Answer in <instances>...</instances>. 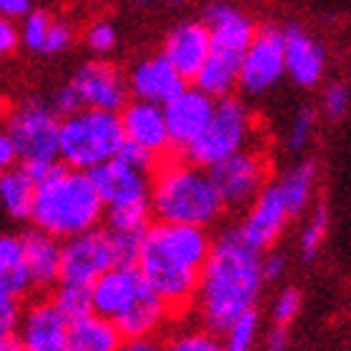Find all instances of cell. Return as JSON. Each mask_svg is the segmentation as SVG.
Instances as JSON below:
<instances>
[{
    "label": "cell",
    "instance_id": "e575fe53",
    "mask_svg": "<svg viewBox=\"0 0 351 351\" xmlns=\"http://www.w3.org/2000/svg\"><path fill=\"white\" fill-rule=\"evenodd\" d=\"M351 106V90L346 83L334 81L324 88L322 93V113L329 121H339V118L346 116V110Z\"/></svg>",
    "mask_w": 351,
    "mask_h": 351
},
{
    "label": "cell",
    "instance_id": "30bf717a",
    "mask_svg": "<svg viewBox=\"0 0 351 351\" xmlns=\"http://www.w3.org/2000/svg\"><path fill=\"white\" fill-rule=\"evenodd\" d=\"M286 75V38L284 28L263 25L251 48L243 56L239 88L243 95H266Z\"/></svg>",
    "mask_w": 351,
    "mask_h": 351
},
{
    "label": "cell",
    "instance_id": "7a4b0ae2",
    "mask_svg": "<svg viewBox=\"0 0 351 351\" xmlns=\"http://www.w3.org/2000/svg\"><path fill=\"white\" fill-rule=\"evenodd\" d=\"M211 246L206 228L158 221L146 228L136 266L171 308H181L198 293Z\"/></svg>",
    "mask_w": 351,
    "mask_h": 351
},
{
    "label": "cell",
    "instance_id": "277c9868",
    "mask_svg": "<svg viewBox=\"0 0 351 351\" xmlns=\"http://www.w3.org/2000/svg\"><path fill=\"white\" fill-rule=\"evenodd\" d=\"M204 23L211 33V56L193 78V86L219 101L239 88L243 56L258 30L254 18L228 0H213L204 10Z\"/></svg>",
    "mask_w": 351,
    "mask_h": 351
},
{
    "label": "cell",
    "instance_id": "d6986e66",
    "mask_svg": "<svg viewBox=\"0 0 351 351\" xmlns=\"http://www.w3.org/2000/svg\"><path fill=\"white\" fill-rule=\"evenodd\" d=\"M128 86H131V93L141 101L166 106L171 98H176L186 88V78L163 53H156V56L141 58L131 68Z\"/></svg>",
    "mask_w": 351,
    "mask_h": 351
},
{
    "label": "cell",
    "instance_id": "ee69618b",
    "mask_svg": "<svg viewBox=\"0 0 351 351\" xmlns=\"http://www.w3.org/2000/svg\"><path fill=\"white\" fill-rule=\"evenodd\" d=\"M286 274V258L281 254H269L263 258V276L266 281H278Z\"/></svg>",
    "mask_w": 351,
    "mask_h": 351
},
{
    "label": "cell",
    "instance_id": "ba28073f",
    "mask_svg": "<svg viewBox=\"0 0 351 351\" xmlns=\"http://www.w3.org/2000/svg\"><path fill=\"white\" fill-rule=\"evenodd\" d=\"M148 171H141L123 158H110L90 171L98 193L106 204L110 231H146L151 206V183Z\"/></svg>",
    "mask_w": 351,
    "mask_h": 351
},
{
    "label": "cell",
    "instance_id": "7dc6e473",
    "mask_svg": "<svg viewBox=\"0 0 351 351\" xmlns=\"http://www.w3.org/2000/svg\"><path fill=\"white\" fill-rule=\"evenodd\" d=\"M0 351H25V346L21 344L18 334H8V337H0Z\"/></svg>",
    "mask_w": 351,
    "mask_h": 351
},
{
    "label": "cell",
    "instance_id": "f6af8a7d",
    "mask_svg": "<svg viewBox=\"0 0 351 351\" xmlns=\"http://www.w3.org/2000/svg\"><path fill=\"white\" fill-rule=\"evenodd\" d=\"M266 351H289V326H278L274 324V329L266 337Z\"/></svg>",
    "mask_w": 351,
    "mask_h": 351
},
{
    "label": "cell",
    "instance_id": "f35d334b",
    "mask_svg": "<svg viewBox=\"0 0 351 351\" xmlns=\"http://www.w3.org/2000/svg\"><path fill=\"white\" fill-rule=\"evenodd\" d=\"M21 308H18V299L13 296H0V337L15 334L21 326Z\"/></svg>",
    "mask_w": 351,
    "mask_h": 351
},
{
    "label": "cell",
    "instance_id": "1f68e13d",
    "mask_svg": "<svg viewBox=\"0 0 351 351\" xmlns=\"http://www.w3.org/2000/svg\"><path fill=\"white\" fill-rule=\"evenodd\" d=\"M83 43H86V48L93 53V56L106 58L108 53L116 51V45H118L116 25H113L108 18H98V21H93L86 28V33H83Z\"/></svg>",
    "mask_w": 351,
    "mask_h": 351
},
{
    "label": "cell",
    "instance_id": "d6a6232c",
    "mask_svg": "<svg viewBox=\"0 0 351 351\" xmlns=\"http://www.w3.org/2000/svg\"><path fill=\"white\" fill-rule=\"evenodd\" d=\"M163 351H226L211 329H189L171 339Z\"/></svg>",
    "mask_w": 351,
    "mask_h": 351
},
{
    "label": "cell",
    "instance_id": "bcb514c9",
    "mask_svg": "<svg viewBox=\"0 0 351 351\" xmlns=\"http://www.w3.org/2000/svg\"><path fill=\"white\" fill-rule=\"evenodd\" d=\"M118 351H158L156 344H151L148 339H128Z\"/></svg>",
    "mask_w": 351,
    "mask_h": 351
},
{
    "label": "cell",
    "instance_id": "3957f363",
    "mask_svg": "<svg viewBox=\"0 0 351 351\" xmlns=\"http://www.w3.org/2000/svg\"><path fill=\"white\" fill-rule=\"evenodd\" d=\"M103 211H106V204L90 171L71 169L63 163L38 181L36 206H33L30 221L45 234L68 241L90 228H98Z\"/></svg>",
    "mask_w": 351,
    "mask_h": 351
},
{
    "label": "cell",
    "instance_id": "484cf974",
    "mask_svg": "<svg viewBox=\"0 0 351 351\" xmlns=\"http://www.w3.org/2000/svg\"><path fill=\"white\" fill-rule=\"evenodd\" d=\"M38 181L28 171L23 169H5L0 176V206L13 221H30L33 219V206H36Z\"/></svg>",
    "mask_w": 351,
    "mask_h": 351
},
{
    "label": "cell",
    "instance_id": "44dd1931",
    "mask_svg": "<svg viewBox=\"0 0 351 351\" xmlns=\"http://www.w3.org/2000/svg\"><path fill=\"white\" fill-rule=\"evenodd\" d=\"M121 121H123L125 138L148 148V151H154L156 156L163 154V151L171 146L166 110H163L161 103H151V101L136 98L133 103H125L123 113H121Z\"/></svg>",
    "mask_w": 351,
    "mask_h": 351
},
{
    "label": "cell",
    "instance_id": "f1b7e54d",
    "mask_svg": "<svg viewBox=\"0 0 351 351\" xmlns=\"http://www.w3.org/2000/svg\"><path fill=\"white\" fill-rule=\"evenodd\" d=\"M53 304L60 308V314L68 322H75L81 316L93 314V289L86 284H73V281H60L58 291L53 296Z\"/></svg>",
    "mask_w": 351,
    "mask_h": 351
},
{
    "label": "cell",
    "instance_id": "e0dca14e",
    "mask_svg": "<svg viewBox=\"0 0 351 351\" xmlns=\"http://www.w3.org/2000/svg\"><path fill=\"white\" fill-rule=\"evenodd\" d=\"M163 56L173 63L186 81H193L211 56V33L201 21H181L163 38Z\"/></svg>",
    "mask_w": 351,
    "mask_h": 351
},
{
    "label": "cell",
    "instance_id": "5bb4252c",
    "mask_svg": "<svg viewBox=\"0 0 351 351\" xmlns=\"http://www.w3.org/2000/svg\"><path fill=\"white\" fill-rule=\"evenodd\" d=\"M216 98L204 93L198 86L183 88L181 93L171 98L163 110H166V123L171 133V146L186 148L206 131V125L211 123L213 113H216Z\"/></svg>",
    "mask_w": 351,
    "mask_h": 351
},
{
    "label": "cell",
    "instance_id": "8992f818",
    "mask_svg": "<svg viewBox=\"0 0 351 351\" xmlns=\"http://www.w3.org/2000/svg\"><path fill=\"white\" fill-rule=\"evenodd\" d=\"M123 143V121L116 110L81 108L60 118V161L71 169H98L116 158Z\"/></svg>",
    "mask_w": 351,
    "mask_h": 351
},
{
    "label": "cell",
    "instance_id": "4dcf8cb0",
    "mask_svg": "<svg viewBox=\"0 0 351 351\" xmlns=\"http://www.w3.org/2000/svg\"><path fill=\"white\" fill-rule=\"evenodd\" d=\"M53 15L43 13V10H30L21 21V38L23 48L36 56H45L48 53V38H51L53 28Z\"/></svg>",
    "mask_w": 351,
    "mask_h": 351
},
{
    "label": "cell",
    "instance_id": "ffe728a7",
    "mask_svg": "<svg viewBox=\"0 0 351 351\" xmlns=\"http://www.w3.org/2000/svg\"><path fill=\"white\" fill-rule=\"evenodd\" d=\"M286 75L299 88H316L326 73V48L299 25H286Z\"/></svg>",
    "mask_w": 351,
    "mask_h": 351
},
{
    "label": "cell",
    "instance_id": "8d00e7d4",
    "mask_svg": "<svg viewBox=\"0 0 351 351\" xmlns=\"http://www.w3.org/2000/svg\"><path fill=\"white\" fill-rule=\"evenodd\" d=\"M48 103H51L53 110H56L60 118H66V116H71V113H75V110L86 108L81 101V95H78V90H75L71 81L56 88V90L51 93V101Z\"/></svg>",
    "mask_w": 351,
    "mask_h": 351
},
{
    "label": "cell",
    "instance_id": "5b68a950",
    "mask_svg": "<svg viewBox=\"0 0 351 351\" xmlns=\"http://www.w3.org/2000/svg\"><path fill=\"white\" fill-rule=\"evenodd\" d=\"M151 206L158 221L211 226L226 208L208 169L198 163H166L151 183Z\"/></svg>",
    "mask_w": 351,
    "mask_h": 351
},
{
    "label": "cell",
    "instance_id": "603a6c76",
    "mask_svg": "<svg viewBox=\"0 0 351 351\" xmlns=\"http://www.w3.org/2000/svg\"><path fill=\"white\" fill-rule=\"evenodd\" d=\"M123 334L110 319L101 314H88L71 322L68 326V351H118Z\"/></svg>",
    "mask_w": 351,
    "mask_h": 351
},
{
    "label": "cell",
    "instance_id": "60d3db41",
    "mask_svg": "<svg viewBox=\"0 0 351 351\" xmlns=\"http://www.w3.org/2000/svg\"><path fill=\"white\" fill-rule=\"evenodd\" d=\"M23 45L21 38V25H15L10 18H3L0 21V53L3 56H10Z\"/></svg>",
    "mask_w": 351,
    "mask_h": 351
},
{
    "label": "cell",
    "instance_id": "4316f807",
    "mask_svg": "<svg viewBox=\"0 0 351 351\" xmlns=\"http://www.w3.org/2000/svg\"><path fill=\"white\" fill-rule=\"evenodd\" d=\"M316 183H319V169L314 161H296L281 173L276 186L281 189V196H284L291 216H301L311 206Z\"/></svg>",
    "mask_w": 351,
    "mask_h": 351
},
{
    "label": "cell",
    "instance_id": "f546056e",
    "mask_svg": "<svg viewBox=\"0 0 351 351\" xmlns=\"http://www.w3.org/2000/svg\"><path fill=\"white\" fill-rule=\"evenodd\" d=\"M326 234H329V208L324 204H316L299 236V254L304 261H314L319 256Z\"/></svg>",
    "mask_w": 351,
    "mask_h": 351
},
{
    "label": "cell",
    "instance_id": "ac0fdd59",
    "mask_svg": "<svg viewBox=\"0 0 351 351\" xmlns=\"http://www.w3.org/2000/svg\"><path fill=\"white\" fill-rule=\"evenodd\" d=\"M68 322L53 301H38L23 311L18 339L25 351H68Z\"/></svg>",
    "mask_w": 351,
    "mask_h": 351
},
{
    "label": "cell",
    "instance_id": "9a60e30c",
    "mask_svg": "<svg viewBox=\"0 0 351 351\" xmlns=\"http://www.w3.org/2000/svg\"><path fill=\"white\" fill-rule=\"evenodd\" d=\"M289 219H291V211H289V206L281 196V189L276 183H269L251 201L249 213L239 223V231L254 249L266 251L278 241V236L284 234Z\"/></svg>",
    "mask_w": 351,
    "mask_h": 351
},
{
    "label": "cell",
    "instance_id": "d4e9b609",
    "mask_svg": "<svg viewBox=\"0 0 351 351\" xmlns=\"http://www.w3.org/2000/svg\"><path fill=\"white\" fill-rule=\"evenodd\" d=\"M33 289L21 236H0V296L21 299Z\"/></svg>",
    "mask_w": 351,
    "mask_h": 351
},
{
    "label": "cell",
    "instance_id": "7402d4cb",
    "mask_svg": "<svg viewBox=\"0 0 351 351\" xmlns=\"http://www.w3.org/2000/svg\"><path fill=\"white\" fill-rule=\"evenodd\" d=\"M23 249H25V263L30 271L33 289H48L60 281V266H63V246L58 239L45 234L40 228L21 234Z\"/></svg>",
    "mask_w": 351,
    "mask_h": 351
},
{
    "label": "cell",
    "instance_id": "ab89813d",
    "mask_svg": "<svg viewBox=\"0 0 351 351\" xmlns=\"http://www.w3.org/2000/svg\"><path fill=\"white\" fill-rule=\"evenodd\" d=\"M118 158H123L125 163H131V166H136V169H141V171H151V166H154V161H156V154L125 138Z\"/></svg>",
    "mask_w": 351,
    "mask_h": 351
},
{
    "label": "cell",
    "instance_id": "7bdbcfd3",
    "mask_svg": "<svg viewBox=\"0 0 351 351\" xmlns=\"http://www.w3.org/2000/svg\"><path fill=\"white\" fill-rule=\"evenodd\" d=\"M18 161H21V156H18V148H15L13 138H10V136L3 131V136H0V166H3V169H13Z\"/></svg>",
    "mask_w": 351,
    "mask_h": 351
},
{
    "label": "cell",
    "instance_id": "8fae6325",
    "mask_svg": "<svg viewBox=\"0 0 351 351\" xmlns=\"http://www.w3.org/2000/svg\"><path fill=\"white\" fill-rule=\"evenodd\" d=\"M113 266H118V256L108 228H90L63 243L60 281L93 286Z\"/></svg>",
    "mask_w": 351,
    "mask_h": 351
},
{
    "label": "cell",
    "instance_id": "6da1fadb",
    "mask_svg": "<svg viewBox=\"0 0 351 351\" xmlns=\"http://www.w3.org/2000/svg\"><path fill=\"white\" fill-rule=\"evenodd\" d=\"M263 284L261 251L243 239L239 226L226 228L213 241L198 284L196 306L201 324L213 334H226L256 306Z\"/></svg>",
    "mask_w": 351,
    "mask_h": 351
},
{
    "label": "cell",
    "instance_id": "52a82bcc",
    "mask_svg": "<svg viewBox=\"0 0 351 351\" xmlns=\"http://www.w3.org/2000/svg\"><path fill=\"white\" fill-rule=\"evenodd\" d=\"M5 133L18 148L21 166L36 181H40L58 166L60 116L48 101L28 98V101L15 103L8 110Z\"/></svg>",
    "mask_w": 351,
    "mask_h": 351
},
{
    "label": "cell",
    "instance_id": "cb8c5ba5",
    "mask_svg": "<svg viewBox=\"0 0 351 351\" xmlns=\"http://www.w3.org/2000/svg\"><path fill=\"white\" fill-rule=\"evenodd\" d=\"M169 308H171L169 304H166L154 289H148V291L143 293L123 316H118L113 324H116L118 331H121L125 339H148L154 331L161 329V324L166 322Z\"/></svg>",
    "mask_w": 351,
    "mask_h": 351
},
{
    "label": "cell",
    "instance_id": "836d02e7",
    "mask_svg": "<svg viewBox=\"0 0 351 351\" xmlns=\"http://www.w3.org/2000/svg\"><path fill=\"white\" fill-rule=\"evenodd\" d=\"M258 337V314L251 308L226 331V351H251Z\"/></svg>",
    "mask_w": 351,
    "mask_h": 351
},
{
    "label": "cell",
    "instance_id": "74e56055",
    "mask_svg": "<svg viewBox=\"0 0 351 351\" xmlns=\"http://www.w3.org/2000/svg\"><path fill=\"white\" fill-rule=\"evenodd\" d=\"M75 40V30L73 25L63 18H56L53 21V28H51V38H48V53L45 56H60V53H66Z\"/></svg>",
    "mask_w": 351,
    "mask_h": 351
},
{
    "label": "cell",
    "instance_id": "2e32d148",
    "mask_svg": "<svg viewBox=\"0 0 351 351\" xmlns=\"http://www.w3.org/2000/svg\"><path fill=\"white\" fill-rule=\"evenodd\" d=\"M93 311L116 322L151 289L138 266H113L93 286Z\"/></svg>",
    "mask_w": 351,
    "mask_h": 351
},
{
    "label": "cell",
    "instance_id": "9c48e42d",
    "mask_svg": "<svg viewBox=\"0 0 351 351\" xmlns=\"http://www.w3.org/2000/svg\"><path fill=\"white\" fill-rule=\"evenodd\" d=\"M251 138H254L251 110L239 98L226 95V98H219L211 123L186 148V156H189V161L211 169L228 156L243 151L251 143Z\"/></svg>",
    "mask_w": 351,
    "mask_h": 351
},
{
    "label": "cell",
    "instance_id": "c3c4849f",
    "mask_svg": "<svg viewBox=\"0 0 351 351\" xmlns=\"http://www.w3.org/2000/svg\"><path fill=\"white\" fill-rule=\"evenodd\" d=\"M138 3H143V5H151V3H166V5H178V3H183V0H138Z\"/></svg>",
    "mask_w": 351,
    "mask_h": 351
},
{
    "label": "cell",
    "instance_id": "d590c367",
    "mask_svg": "<svg viewBox=\"0 0 351 351\" xmlns=\"http://www.w3.org/2000/svg\"><path fill=\"white\" fill-rule=\"evenodd\" d=\"M299 311H301L299 289H293V286L281 289V293H278L276 301H274V308H271L274 324H278V326H291L293 319L299 316Z\"/></svg>",
    "mask_w": 351,
    "mask_h": 351
},
{
    "label": "cell",
    "instance_id": "4fadbf2b",
    "mask_svg": "<svg viewBox=\"0 0 351 351\" xmlns=\"http://www.w3.org/2000/svg\"><path fill=\"white\" fill-rule=\"evenodd\" d=\"M73 88L78 90L86 108H101V110H123L131 86L121 71L106 58L86 60L83 66L71 78Z\"/></svg>",
    "mask_w": 351,
    "mask_h": 351
},
{
    "label": "cell",
    "instance_id": "b9f144b4",
    "mask_svg": "<svg viewBox=\"0 0 351 351\" xmlns=\"http://www.w3.org/2000/svg\"><path fill=\"white\" fill-rule=\"evenodd\" d=\"M30 0H0V13L10 21H23L30 13Z\"/></svg>",
    "mask_w": 351,
    "mask_h": 351
},
{
    "label": "cell",
    "instance_id": "83f0119b",
    "mask_svg": "<svg viewBox=\"0 0 351 351\" xmlns=\"http://www.w3.org/2000/svg\"><path fill=\"white\" fill-rule=\"evenodd\" d=\"M316 131H319V113L311 106H301L293 118L289 121V128H286L284 136V146L289 154H304L316 138Z\"/></svg>",
    "mask_w": 351,
    "mask_h": 351
},
{
    "label": "cell",
    "instance_id": "7c38bea8",
    "mask_svg": "<svg viewBox=\"0 0 351 351\" xmlns=\"http://www.w3.org/2000/svg\"><path fill=\"white\" fill-rule=\"evenodd\" d=\"M211 176L219 193L223 198V204L228 208H239V206L251 204L266 186V158L258 151H249L243 148L239 154L228 156L216 166H211Z\"/></svg>",
    "mask_w": 351,
    "mask_h": 351
}]
</instances>
